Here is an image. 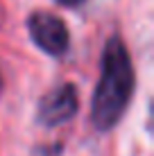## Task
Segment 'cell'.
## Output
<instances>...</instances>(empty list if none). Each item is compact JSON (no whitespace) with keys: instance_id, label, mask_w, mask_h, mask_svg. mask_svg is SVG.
<instances>
[{"instance_id":"cell-5","label":"cell","mask_w":154,"mask_h":156,"mask_svg":"<svg viewBox=\"0 0 154 156\" xmlns=\"http://www.w3.org/2000/svg\"><path fill=\"white\" fill-rule=\"evenodd\" d=\"M0 90H2V75H0Z\"/></svg>"},{"instance_id":"cell-1","label":"cell","mask_w":154,"mask_h":156,"mask_svg":"<svg viewBox=\"0 0 154 156\" xmlns=\"http://www.w3.org/2000/svg\"><path fill=\"white\" fill-rule=\"evenodd\" d=\"M134 93V66L125 41L118 34L109 36L102 50L100 79L93 90L91 122L98 131H109L120 122Z\"/></svg>"},{"instance_id":"cell-4","label":"cell","mask_w":154,"mask_h":156,"mask_svg":"<svg viewBox=\"0 0 154 156\" xmlns=\"http://www.w3.org/2000/svg\"><path fill=\"white\" fill-rule=\"evenodd\" d=\"M59 5H63V7H79V5H84L86 0H57Z\"/></svg>"},{"instance_id":"cell-2","label":"cell","mask_w":154,"mask_h":156,"mask_svg":"<svg viewBox=\"0 0 154 156\" xmlns=\"http://www.w3.org/2000/svg\"><path fill=\"white\" fill-rule=\"evenodd\" d=\"M27 30L30 36L45 55L50 57H61L66 55L70 45V34H68L66 23L52 12H32L27 18Z\"/></svg>"},{"instance_id":"cell-3","label":"cell","mask_w":154,"mask_h":156,"mask_svg":"<svg viewBox=\"0 0 154 156\" xmlns=\"http://www.w3.org/2000/svg\"><path fill=\"white\" fill-rule=\"evenodd\" d=\"M79 111L77 88L73 84H59L41 98L36 106V120L45 127H59L63 122L73 120Z\"/></svg>"}]
</instances>
